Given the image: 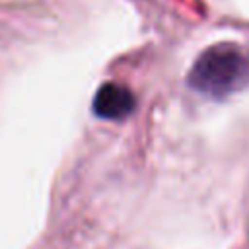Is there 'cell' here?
<instances>
[{
	"mask_svg": "<svg viewBox=\"0 0 249 249\" xmlns=\"http://www.w3.org/2000/svg\"><path fill=\"white\" fill-rule=\"evenodd\" d=\"M189 86L208 97H226L249 86V53L231 43L208 47L189 72Z\"/></svg>",
	"mask_w": 249,
	"mask_h": 249,
	"instance_id": "1",
	"label": "cell"
},
{
	"mask_svg": "<svg viewBox=\"0 0 249 249\" xmlns=\"http://www.w3.org/2000/svg\"><path fill=\"white\" fill-rule=\"evenodd\" d=\"M134 103L136 101H134V95L130 93V89H126L119 84H103L93 97L91 109L101 119L119 121L132 113Z\"/></svg>",
	"mask_w": 249,
	"mask_h": 249,
	"instance_id": "2",
	"label": "cell"
}]
</instances>
